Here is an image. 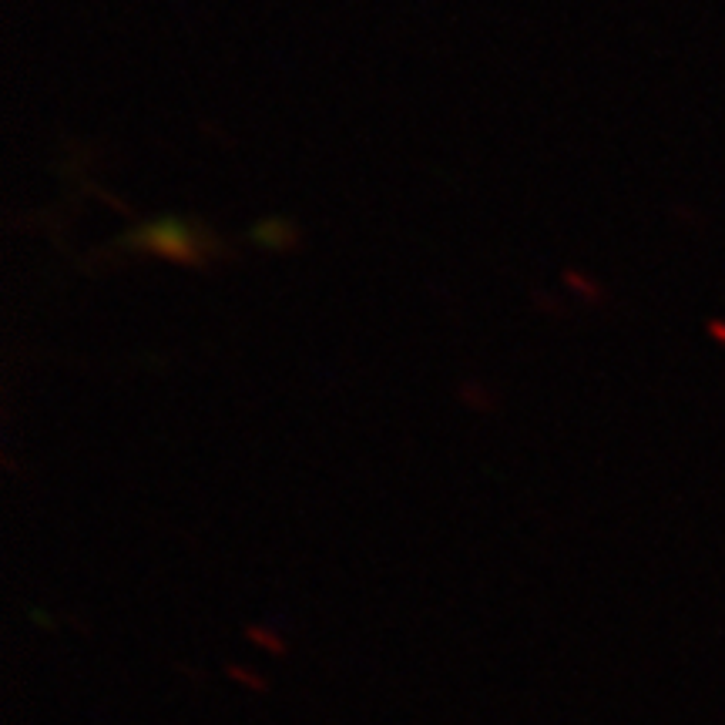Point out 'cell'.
<instances>
[{"label": "cell", "instance_id": "1", "mask_svg": "<svg viewBox=\"0 0 725 725\" xmlns=\"http://www.w3.org/2000/svg\"><path fill=\"white\" fill-rule=\"evenodd\" d=\"M138 249H152L158 256L168 259H188V262H199V239L192 235L185 222L178 219H155L148 222L145 229L138 232V239L131 242Z\"/></svg>", "mask_w": 725, "mask_h": 725}, {"label": "cell", "instance_id": "2", "mask_svg": "<svg viewBox=\"0 0 725 725\" xmlns=\"http://www.w3.org/2000/svg\"><path fill=\"white\" fill-rule=\"evenodd\" d=\"M229 679L239 682V685H246V689H252V692H266L269 689V682L262 679V675H256L252 668H242V665H229Z\"/></svg>", "mask_w": 725, "mask_h": 725}, {"label": "cell", "instance_id": "3", "mask_svg": "<svg viewBox=\"0 0 725 725\" xmlns=\"http://www.w3.org/2000/svg\"><path fill=\"white\" fill-rule=\"evenodd\" d=\"M249 638H252V642H256L259 648H269V652L272 655H282V652H286V645H282V638L276 635V632H272V628H269V632H266V628H259V625H252L249 628V632H246Z\"/></svg>", "mask_w": 725, "mask_h": 725}, {"label": "cell", "instance_id": "4", "mask_svg": "<svg viewBox=\"0 0 725 725\" xmlns=\"http://www.w3.org/2000/svg\"><path fill=\"white\" fill-rule=\"evenodd\" d=\"M712 333H715V336H719V340L725 343V326H722V323H715V326H712Z\"/></svg>", "mask_w": 725, "mask_h": 725}]
</instances>
